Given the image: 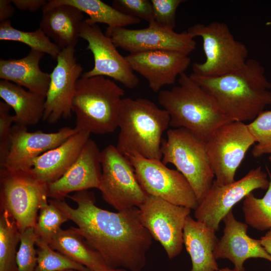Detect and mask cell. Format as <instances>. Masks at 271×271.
Wrapping results in <instances>:
<instances>
[{
  "label": "cell",
  "instance_id": "obj_1",
  "mask_svg": "<svg viewBox=\"0 0 271 271\" xmlns=\"http://www.w3.org/2000/svg\"><path fill=\"white\" fill-rule=\"evenodd\" d=\"M67 196L76 208L64 199L50 200L76 224V230L110 269H143L153 238L141 221L138 207L116 212L103 209L95 205L94 193L88 190Z\"/></svg>",
  "mask_w": 271,
  "mask_h": 271
},
{
  "label": "cell",
  "instance_id": "obj_35",
  "mask_svg": "<svg viewBox=\"0 0 271 271\" xmlns=\"http://www.w3.org/2000/svg\"><path fill=\"white\" fill-rule=\"evenodd\" d=\"M182 0H151L154 22L163 28L174 30L176 12Z\"/></svg>",
  "mask_w": 271,
  "mask_h": 271
},
{
  "label": "cell",
  "instance_id": "obj_32",
  "mask_svg": "<svg viewBox=\"0 0 271 271\" xmlns=\"http://www.w3.org/2000/svg\"><path fill=\"white\" fill-rule=\"evenodd\" d=\"M39 212L34 229L39 238L49 243L69 219L51 200L44 203Z\"/></svg>",
  "mask_w": 271,
  "mask_h": 271
},
{
  "label": "cell",
  "instance_id": "obj_40",
  "mask_svg": "<svg viewBox=\"0 0 271 271\" xmlns=\"http://www.w3.org/2000/svg\"><path fill=\"white\" fill-rule=\"evenodd\" d=\"M260 241L265 250L271 255V230H269L262 236Z\"/></svg>",
  "mask_w": 271,
  "mask_h": 271
},
{
  "label": "cell",
  "instance_id": "obj_6",
  "mask_svg": "<svg viewBox=\"0 0 271 271\" xmlns=\"http://www.w3.org/2000/svg\"><path fill=\"white\" fill-rule=\"evenodd\" d=\"M163 163L173 164L192 187L198 204L211 187L215 177L206 142L185 128L168 129L161 144Z\"/></svg>",
  "mask_w": 271,
  "mask_h": 271
},
{
  "label": "cell",
  "instance_id": "obj_21",
  "mask_svg": "<svg viewBox=\"0 0 271 271\" xmlns=\"http://www.w3.org/2000/svg\"><path fill=\"white\" fill-rule=\"evenodd\" d=\"M90 136L89 133L78 131L58 147L37 158L31 171L47 184L57 180L76 160Z\"/></svg>",
  "mask_w": 271,
  "mask_h": 271
},
{
  "label": "cell",
  "instance_id": "obj_16",
  "mask_svg": "<svg viewBox=\"0 0 271 271\" xmlns=\"http://www.w3.org/2000/svg\"><path fill=\"white\" fill-rule=\"evenodd\" d=\"M74 46L61 49L50 74L43 119L50 124L71 116L77 82L83 68L75 56Z\"/></svg>",
  "mask_w": 271,
  "mask_h": 271
},
{
  "label": "cell",
  "instance_id": "obj_7",
  "mask_svg": "<svg viewBox=\"0 0 271 271\" xmlns=\"http://www.w3.org/2000/svg\"><path fill=\"white\" fill-rule=\"evenodd\" d=\"M187 31L194 38L200 37L203 40L206 60L193 64V74L196 75L221 76L240 69L247 60L246 46L234 38L228 26L223 22L197 23Z\"/></svg>",
  "mask_w": 271,
  "mask_h": 271
},
{
  "label": "cell",
  "instance_id": "obj_15",
  "mask_svg": "<svg viewBox=\"0 0 271 271\" xmlns=\"http://www.w3.org/2000/svg\"><path fill=\"white\" fill-rule=\"evenodd\" d=\"M80 38L88 42L86 49L92 53L94 63L93 68L83 73L81 76H105L129 89L138 86L139 79L125 57L119 53L111 40L103 33L97 24L84 19L80 29Z\"/></svg>",
  "mask_w": 271,
  "mask_h": 271
},
{
  "label": "cell",
  "instance_id": "obj_26",
  "mask_svg": "<svg viewBox=\"0 0 271 271\" xmlns=\"http://www.w3.org/2000/svg\"><path fill=\"white\" fill-rule=\"evenodd\" d=\"M50 246L90 270L110 269L101 256L94 249L75 227L61 229L51 239Z\"/></svg>",
  "mask_w": 271,
  "mask_h": 271
},
{
  "label": "cell",
  "instance_id": "obj_24",
  "mask_svg": "<svg viewBox=\"0 0 271 271\" xmlns=\"http://www.w3.org/2000/svg\"><path fill=\"white\" fill-rule=\"evenodd\" d=\"M84 19V13L69 5H59L43 11L40 28L62 49L75 47Z\"/></svg>",
  "mask_w": 271,
  "mask_h": 271
},
{
  "label": "cell",
  "instance_id": "obj_43",
  "mask_svg": "<svg viewBox=\"0 0 271 271\" xmlns=\"http://www.w3.org/2000/svg\"><path fill=\"white\" fill-rule=\"evenodd\" d=\"M269 161L271 162V154H270V156L268 157Z\"/></svg>",
  "mask_w": 271,
  "mask_h": 271
},
{
  "label": "cell",
  "instance_id": "obj_3",
  "mask_svg": "<svg viewBox=\"0 0 271 271\" xmlns=\"http://www.w3.org/2000/svg\"><path fill=\"white\" fill-rule=\"evenodd\" d=\"M179 85L158 93L159 104L169 113V126L185 128L206 142L220 127L232 122L213 97L185 73Z\"/></svg>",
  "mask_w": 271,
  "mask_h": 271
},
{
  "label": "cell",
  "instance_id": "obj_4",
  "mask_svg": "<svg viewBox=\"0 0 271 271\" xmlns=\"http://www.w3.org/2000/svg\"><path fill=\"white\" fill-rule=\"evenodd\" d=\"M168 112L143 98H123L117 120L119 133L115 146L125 156L138 155L161 160L162 135L170 123Z\"/></svg>",
  "mask_w": 271,
  "mask_h": 271
},
{
  "label": "cell",
  "instance_id": "obj_25",
  "mask_svg": "<svg viewBox=\"0 0 271 271\" xmlns=\"http://www.w3.org/2000/svg\"><path fill=\"white\" fill-rule=\"evenodd\" d=\"M0 97L15 111V124L28 126L43 119L46 97L11 82L0 81Z\"/></svg>",
  "mask_w": 271,
  "mask_h": 271
},
{
  "label": "cell",
  "instance_id": "obj_31",
  "mask_svg": "<svg viewBox=\"0 0 271 271\" xmlns=\"http://www.w3.org/2000/svg\"><path fill=\"white\" fill-rule=\"evenodd\" d=\"M37 263L35 271L90 270L85 266L54 250L49 243L38 238Z\"/></svg>",
  "mask_w": 271,
  "mask_h": 271
},
{
  "label": "cell",
  "instance_id": "obj_37",
  "mask_svg": "<svg viewBox=\"0 0 271 271\" xmlns=\"http://www.w3.org/2000/svg\"><path fill=\"white\" fill-rule=\"evenodd\" d=\"M11 107L5 101L0 102V168H3L7 159L10 146V137L14 115L10 114Z\"/></svg>",
  "mask_w": 271,
  "mask_h": 271
},
{
  "label": "cell",
  "instance_id": "obj_2",
  "mask_svg": "<svg viewBox=\"0 0 271 271\" xmlns=\"http://www.w3.org/2000/svg\"><path fill=\"white\" fill-rule=\"evenodd\" d=\"M190 76L232 121H252L271 105V84L264 67L255 59H247L240 69L221 76L203 77L193 73Z\"/></svg>",
  "mask_w": 271,
  "mask_h": 271
},
{
  "label": "cell",
  "instance_id": "obj_41",
  "mask_svg": "<svg viewBox=\"0 0 271 271\" xmlns=\"http://www.w3.org/2000/svg\"><path fill=\"white\" fill-rule=\"evenodd\" d=\"M65 271H79V270H68ZM88 271H93V270H88ZM97 271H127L125 269L119 268V269H109L107 270H97Z\"/></svg>",
  "mask_w": 271,
  "mask_h": 271
},
{
  "label": "cell",
  "instance_id": "obj_33",
  "mask_svg": "<svg viewBox=\"0 0 271 271\" xmlns=\"http://www.w3.org/2000/svg\"><path fill=\"white\" fill-rule=\"evenodd\" d=\"M247 125L256 143L252 155L259 158L271 154V110L262 111Z\"/></svg>",
  "mask_w": 271,
  "mask_h": 271
},
{
  "label": "cell",
  "instance_id": "obj_14",
  "mask_svg": "<svg viewBox=\"0 0 271 271\" xmlns=\"http://www.w3.org/2000/svg\"><path fill=\"white\" fill-rule=\"evenodd\" d=\"M105 34L116 47L129 53L172 50L189 55L196 46L194 38L187 31L177 33L160 26L154 21L144 29L107 27Z\"/></svg>",
  "mask_w": 271,
  "mask_h": 271
},
{
  "label": "cell",
  "instance_id": "obj_9",
  "mask_svg": "<svg viewBox=\"0 0 271 271\" xmlns=\"http://www.w3.org/2000/svg\"><path fill=\"white\" fill-rule=\"evenodd\" d=\"M99 189L103 200L117 211L139 207L148 194L140 185L128 159L112 145L101 151Z\"/></svg>",
  "mask_w": 271,
  "mask_h": 271
},
{
  "label": "cell",
  "instance_id": "obj_22",
  "mask_svg": "<svg viewBox=\"0 0 271 271\" xmlns=\"http://www.w3.org/2000/svg\"><path fill=\"white\" fill-rule=\"evenodd\" d=\"M216 231L204 223L186 218L183 230V243L192 263L190 271H218L214 250L219 240Z\"/></svg>",
  "mask_w": 271,
  "mask_h": 271
},
{
  "label": "cell",
  "instance_id": "obj_30",
  "mask_svg": "<svg viewBox=\"0 0 271 271\" xmlns=\"http://www.w3.org/2000/svg\"><path fill=\"white\" fill-rule=\"evenodd\" d=\"M267 170L269 184L264 196L258 198L251 193L243 200L242 211L245 223L261 231L271 230V174L267 168Z\"/></svg>",
  "mask_w": 271,
  "mask_h": 271
},
{
  "label": "cell",
  "instance_id": "obj_17",
  "mask_svg": "<svg viewBox=\"0 0 271 271\" xmlns=\"http://www.w3.org/2000/svg\"><path fill=\"white\" fill-rule=\"evenodd\" d=\"M78 131L65 126L55 132H29L27 126L13 125L9 153L3 168L11 171L28 170L42 154L64 142Z\"/></svg>",
  "mask_w": 271,
  "mask_h": 271
},
{
  "label": "cell",
  "instance_id": "obj_36",
  "mask_svg": "<svg viewBox=\"0 0 271 271\" xmlns=\"http://www.w3.org/2000/svg\"><path fill=\"white\" fill-rule=\"evenodd\" d=\"M112 6L125 15L147 21H154L153 5L149 0H113Z\"/></svg>",
  "mask_w": 271,
  "mask_h": 271
},
{
  "label": "cell",
  "instance_id": "obj_20",
  "mask_svg": "<svg viewBox=\"0 0 271 271\" xmlns=\"http://www.w3.org/2000/svg\"><path fill=\"white\" fill-rule=\"evenodd\" d=\"M223 234L214 250L216 259H228L238 271H245V261L251 258H260L271 262V255L261 244L260 239L249 237L248 225L238 221L231 210L223 219Z\"/></svg>",
  "mask_w": 271,
  "mask_h": 271
},
{
  "label": "cell",
  "instance_id": "obj_29",
  "mask_svg": "<svg viewBox=\"0 0 271 271\" xmlns=\"http://www.w3.org/2000/svg\"><path fill=\"white\" fill-rule=\"evenodd\" d=\"M21 232L15 221L6 212L0 214V271H18L17 247Z\"/></svg>",
  "mask_w": 271,
  "mask_h": 271
},
{
  "label": "cell",
  "instance_id": "obj_28",
  "mask_svg": "<svg viewBox=\"0 0 271 271\" xmlns=\"http://www.w3.org/2000/svg\"><path fill=\"white\" fill-rule=\"evenodd\" d=\"M0 40L17 41L24 43L35 50L47 54L57 59L61 49L39 28L32 32H25L14 28L10 20L0 23Z\"/></svg>",
  "mask_w": 271,
  "mask_h": 271
},
{
  "label": "cell",
  "instance_id": "obj_8",
  "mask_svg": "<svg viewBox=\"0 0 271 271\" xmlns=\"http://www.w3.org/2000/svg\"><path fill=\"white\" fill-rule=\"evenodd\" d=\"M47 188L31 169L0 168V210L13 218L20 232L34 228L41 206L48 201Z\"/></svg>",
  "mask_w": 271,
  "mask_h": 271
},
{
  "label": "cell",
  "instance_id": "obj_23",
  "mask_svg": "<svg viewBox=\"0 0 271 271\" xmlns=\"http://www.w3.org/2000/svg\"><path fill=\"white\" fill-rule=\"evenodd\" d=\"M44 54L31 50L26 56L20 59H1V79L46 97L50 82V74L42 71L39 65Z\"/></svg>",
  "mask_w": 271,
  "mask_h": 271
},
{
  "label": "cell",
  "instance_id": "obj_34",
  "mask_svg": "<svg viewBox=\"0 0 271 271\" xmlns=\"http://www.w3.org/2000/svg\"><path fill=\"white\" fill-rule=\"evenodd\" d=\"M38 238L34 228L21 232L20 243L17 254L18 271H35L37 263L35 245Z\"/></svg>",
  "mask_w": 271,
  "mask_h": 271
},
{
  "label": "cell",
  "instance_id": "obj_27",
  "mask_svg": "<svg viewBox=\"0 0 271 271\" xmlns=\"http://www.w3.org/2000/svg\"><path fill=\"white\" fill-rule=\"evenodd\" d=\"M62 4L71 5L87 14L89 22L105 24L107 27L124 28L141 22L140 19L123 14L100 0H50L42 10Z\"/></svg>",
  "mask_w": 271,
  "mask_h": 271
},
{
  "label": "cell",
  "instance_id": "obj_42",
  "mask_svg": "<svg viewBox=\"0 0 271 271\" xmlns=\"http://www.w3.org/2000/svg\"><path fill=\"white\" fill-rule=\"evenodd\" d=\"M218 271H238V270H236L234 268L233 269H231L228 267H226L219 268Z\"/></svg>",
  "mask_w": 271,
  "mask_h": 271
},
{
  "label": "cell",
  "instance_id": "obj_5",
  "mask_svg": "<svg viewBox=\"0 0 271 271\" xmlns=\"http://www.w3.org/2000/svg\"><path fill=\"white\" fill-rule=\"evenodd\" d=\"M124 90L108 77L81 76L72 101L75 128L90 134H104L117 128Z\"/></svg>",
  "mask_w": 271,
  "mask_h": 271
},
{
  "label": "cell",
  "instance_id": "obj_10",
  "mask_svg": "<svg viewBox=\"0 0 271 271\" xmlns=\"http://www.w3.org/2000/svg\"><path fill=\"white\" fill-rule=\"evenodd\" d=\"M255 140L244 122L232 121L218 128L206 142L209 161L217 185L234 182L236 172Z\"/></svg>",
  "mask_w": 271,
  "mask_h": 271
},
{
  "label": "cell",
  "instance_id": "obj_38",
  "mask_svg": "<svg viewBox=\"0 0 271 271\" xmlns=\"http://www.w3.org/2000/svg\"><path fill=\"white\" fill-rule=\"evenodd\" d=\"M48 1L45 0H12L13 5L22 11L35 12L46 5Z\"/></svg>",
  "mask_w": 271,
  "mask_h": 271
},
{
  "label": "cell",
  "instance_id": "obj_19",
  "mask_svg": "<svg viewBox=\"0 0 271 271\" xmlns=\"http://www.w3.org/2000/svg\"><path fill=\"white\" fill-rule=\"evenodd\" d=\"M102 174L101 152L96 143L89 139L78 157L57 180L47 184V195L63 200L72 192L98 189Z\"/></svg>",
  "mask_w": 271,
  "mask_h": 271
},
{
  "label": "cell",
  "instance_id": "obj_12",
  "mask_svg": "<svg viewBox=\"0 0 271 271\" xmlns=\"http://www.w3.org/2000/svg\"><path fill=\"white\" fill-rule=\"evenodd\" d=\"M138 208L143 224L161 244L168 257L172 259L179 255L184 244L185 221L191 209L150 195Z\"/></svg>",
  "mask_w": 271,
  "mask_h": 271
},
{
  "label": "cell",
  "instance_id": "obj_39",
  "mask_svg": "<svg viewBox=\"0 0 271 271\" xmlns=\"http://www.w3.org/2000/svg\"><path fill=\"white\" fill-rule=\"evenodd\" d=\"M15 8L11 0L0 1V22L9 20L14 15Z\"/></svg>",
  "mask_w": 271,
  "mask_h": 271
},
{
  "label": "cell",
  "instance_id": "obj_13",
  "mask_svg": "<svg viewBox=\"0 0 271 271\" xmlns=\"http://www.w3.org/2000/svg\"><path fill=\"white\" fill-rule=\"evenodd\" d=\"M269 184L261 167L250 170L241 179L228 184L219 185L213 182L194 210V217L217 231L221 221L236 203L254 190H267Z\"/></svg>",
  "mask_w": 271,
  "mask_h": 271
},
{
  "label": "cell",
  "instance_id": "obj_11",
  "mask_svg": "<svg viewBox=\"0 0 271 271\" xmlns=\"http://www.w3.org/2000/svg\"><path fill=\"white\" fill-rule=\"evenodd\" d=\"M145 192L173 204L195 210L198 205L195 194L184 176L171 169L161 160L150 159L138 155L125 156Z\"/></svg>",
  "mask_w": 271,
  "mask_h": 271
},
{
  "label": "cell",
  "instance_id": "obj_18",
  "mask_svg": "<svg viewBox=\"0 0 271 271\" xmlns=\"http://www.w3.org/2000/svg\"><path fill=\"white\" fill-rule=\"evenodd\" d=\"M186 54L172 50H156L129 53L125 58L133 71L148 82L154 92L165 85L175 84L189 67L191 59Z\"/></svg>",
  "mask_w": 271,
  "mask_h": 271
}]
</instances>
